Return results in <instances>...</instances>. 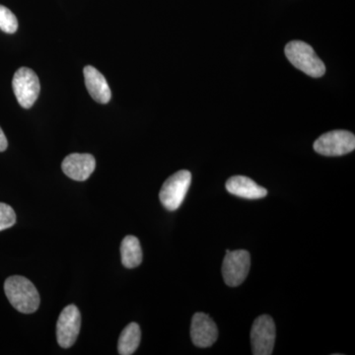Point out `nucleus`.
Instances as JSON below:
<instances>
[{"label":"nucleus","instance_id":"1","mask_svg":"<svg viewBox=\"0 0 355 355\" xmlns=\"http://www.w3.org/2000/svg\"><path fill=\"white\" fill-rule=\"evenodd\" d=\"M4 291L9 302L18 312L32 314L38 310L41 301L39 292L26 277L20 275L8 277L4 284Z\"/></svg>","mask_w":355,"mask_h":355},{"label":"nucleus","instance_id":"2","mask_svg":"<svg viewBox=\"0 0 355 355\" xmlns=\"http://www.w3.org/2000/svg\"><path fill=\"white\" fill-rule=\"evenodd\" d=\"M286 55L294 67L307 76L318 78L323 76L326 72V67L321 58L318 57L314 49L305 42L292 41L287 44Z\"/></svg>","mask_w":355,"mask_h":355},{"label":"nucleus","instance_id":"3","mask_svg":"<svg viewBox=\"0 0 355 355\" xmlns=\"http://www.w3.org/2000/svg\"><path fill=\"white\" fill-rule=\"evenodd\" d=\"M191 183V174L187 170H181L168 178L159 193L163 207L171 211L179 209L186 198Z\"/></svg>","mask_w":355,"mask_h":355},{"label":"nucleus","instance_id":"4","mask_svg":"<svg viewBox=\"0 0 355 355\" xmlns=\"http://www.w3.org/2000/svg\"><path fill=\"white\" fill-rule=\"evenodd\" d=\"M354 149V133L343 130L324 133L314 144V150L324 156H343Z\"/></svg>","mask_w":355,"mask_h":355},{"label":"nucleus","instance_id":"5","mask_svg":"<svg viewBox=\"0 0 355 355\" xmlns=\"http://www.w3.org/2000/svg\"><path fill=\"white\" fill-rule=\"evenodd\" d=\"M12 87L21 107L31 108L40 94V81L37 74L32 69L21 67L13 77Z\"/></svg>","mask_w":355,"mask_h":355},{"label":"nucleus","instance_id":"6","mask_svg":"<svg viewBox=\"0 0 355 355\" xmlns=\"http://www.w3.org/2000/svg\"><path fill=\"white\" fill-rule=\"evenodd\" d=\"M251 266L249 252L245 250L226 251V256L222 265V275L224 282L230 287L239 286L244 282Z\"/></svg>","mask_w":355,"mask_h":355},{"label":"nucleus","instance_id":"7","mask_svg":"<svg viewBox=\"0 0 355 355\" xmlns=\"http://www.w3.org/2000/svg\"><path fill=\"white\" fill-rule=\"evenodd\" d=\"M275 324L268 315L257 318L251 331L252 349L254 355H270L275 347Z\"/></svg>","mask_w":355,"mask_h":355},{"label":"nucleus","instance_id":"8","mask_svg":"<svg viewBox=\"0 0 355 355\" xmlns=\"http://www.w3.org/2000/svg\"><path fill=\"white\" fill-rule=\"evenodd\" d=\"M81 328V315L76 305L62 310L57 323V340L62 349H69L76 343Z\"/></svg>","mask_w":355,"mask_h":355},{"label":"nucleus","instance_id":"9","mask_svg":"<svg viewBox=\"0 0 355 355\" xmlns=\"http://www.w3.org/2000/svg\"><path fill=\"white\" fill-rule=\"evenodd\" d=\"M191 338L196 347L202 349L211 347L218 338V330L214 320L205 313L193 315L191 324Z\"/></svg>","mask_w":355,"mask_h":355},{"label":"nucleus","instance_id":"10","mask_svg":"<svg viewBox=\"0 0 355 355\" xmlns=\"http://www.w3.org/2000/svg\"><path fill=\"white\" fill-rule=\"evenodd\" d=\"M96 160L91 154L72 153L62 161L64 174L74 181H86L94 172Z\"/></svg>","mask_w":355,"mask_h":355},{"label":"nucleus","instance_id":"11","mask_svg":"<svg viewBox=\"0 0 355 355\" xmlns=\"http://www.w3.org/2000/svg\"><path fill=\"white\" fill-rule=\"evenodd\" d=\"M83 73L86 88L91 97L100 104L109 103L112 97L111 89L101 72L95 67L87 65L84 69Z\"/></svg>","mask_w":355,"mask_h":355},{"label":"nucleus","instance_id":"12","mask_svg":"<svg viewBox=\"0 0 355 355\" xmlns=\"http://www.w3.org/2000/svg\"><path fill=\"white\" fill-rule=\"evenodd\" d=\"M226 190L231 195L246 200H260L268 195V191L265 188L245 176L231 177L226 183Z\"/></svg>","mask_w":355,"mask_h":355},{"label":"nucleus","instance_id":"13","mask_svg":"<svg viewBox=\"0 0 355 355\" xmlns=\"http://www.w3.org/2000/svg\"><path fill=\"white\" fill-rule=\"evenodd\" d=\"M121 263L128 268H135L142 261V250L139 240L135 236H127L121 245Z\"/></svg>","mask_w":355,"mask_h":355},{"label":"nucleus","instance_id":"14","mask_svg":"<svg viewBox=\"0 0 355 355\" xmlns=\"http://www.w3.org/2000/svg\"><path fill=\"white\" fill-rule=\"evenodd\" d=\"M141 331L139 324L130 323L121 331L118 343V352L121 355H130L135 354L139 349Z\"/></svg>","mask_w":355,"mask_h":355},{"label":"nucleus","instance_id":"15","mask_svg":"<svg viewBox=\"0 0 355 355\" xmlns=\"http://www.w3.org/2000/svg\"><path fill=\"white\" fill-rule=\"evenodd\" d=\"M0 29L7 34H13L18 29L17 18L3 6H0Z\"/></svg>","mask_w":355,"mask_h":355},{"label":"nucleus","instance_id":"16","mask_svg":"<svg viewBox=\"0 0 355 355\" xmlns=\"http://www.w3.org/2000/svg\"><path fill=\"white\" fill-rule=\"evenodd\" d=\"M16 223V214L12 207L6 203L0 202V231L12 227Z\"/></svg>","mask_w":355,"mask_h":355},{"label":"nucleus","instance_id":"17","mask_svg":"<svg viewBox=\"0 0 355 355\" xmlns=\"http://www.w3.org/2000/svg\"><path fill=\"white\" fill-rule=\"evenodd\" d=\"M7 146H8V142H7L6 135H4L2 128H0V153H2V151H6Z\"/></svg>","mask_w":355,"mask_h":355}]
</instances>
